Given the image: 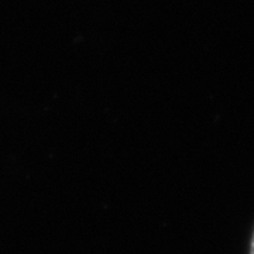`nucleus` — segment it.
Listing matches in <instances>:
<instances>
[{"label":"nucleus","mask_w":254,"mask_h":254,"mask_svg":"<svg viewBox=\"0 0 254 254\" xmlns=\"http://www.w3.org/2000/svg\"><path fill=\"white\" fill-rule=\"evenodd\" d=\"M250 254H254V232L252 236V243H250Z\"/></svg>","instance_id":"nucleus-1"}]
</instances>
